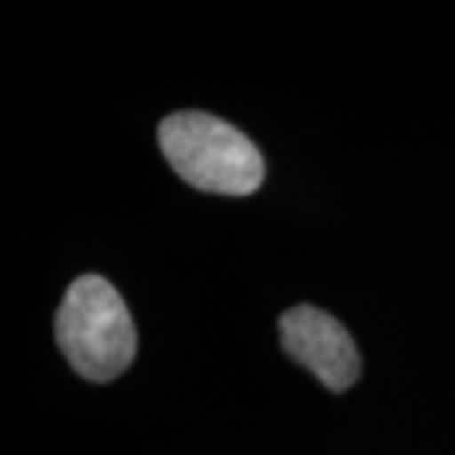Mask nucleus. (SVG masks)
I'll use <instances>...</instances> for the list:
<instances>
[{
    "instance_id": "nucleus-2",
    "label": "nucleus",
    "mask_w": 455,
    "mask_h": 455,
    "mask_svg": "<svg viewBox=\"0 0 455 455\" xmlns=\"http://www.w3.org/2000/svg\"><path fill=\"white\" fill-rule=\"evenodd\" d=\"M56 341L76 372L109 382L134 362L137 331L124 299L107 278H76L56 314Z\"/></svg>"
},
{
    "instance_id": "nucleus-3",
    "label": "nucleus",
    "mask_w": 455,
    "mask_h": 455,
    "mask_svg": "<svg viewBox=\"0 0 455 455\" xmlns=\"http://www.w3.org/2000/svg\"><path fill=\"white\" fill-rule=\"evenodd\" d=\"M286 355L304 364L329 390L352 387L359 377V355L349 331L322 309L296 307L278 322Z\"/></svg>"
},
{
    "instance_id": "nucleus-1",
    "label": "nucleus",
    "mask_w": 455,
    "mask_h": 455,
    "mask_svg": "<svg viewBox=\"0 0 455 455\" xmlns=\"http://www.w3.org/2000/svg\"><path fill=\"white\" fill-rule=\"evenodd\" d=\"M157 137L170 167L203 193L251 196L263 182L259 147L226 119L205 112L170 114Z\"/></svg>"
}]
</instances>
